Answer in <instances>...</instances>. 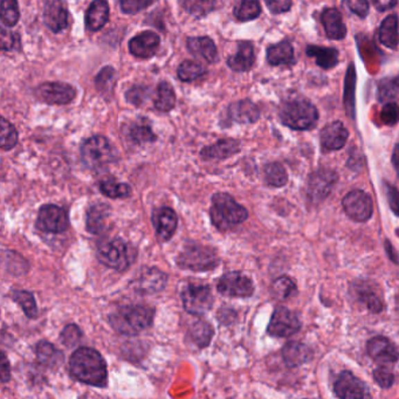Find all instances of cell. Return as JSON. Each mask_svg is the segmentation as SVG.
Instances as JSON below:
<instances>
[{
	"mask_svg": "<svg viewBox=\"0 0 399 399\" xmlns=\"http://www.w3.org/2000/svg\"><path fill=\"white\" fill-rule=\"evenodd\" d=\"M60 339L64 346L73 348L76 344H79L82 339V332L76 324H68L61 332Z\"/></svg>",
	"mask_w": 399,
	"mask_h": 399,
	"instance_id": "cell-48",
	"label": "cell"
},
{
	"mask_svg": "<svg viewBox=\"0 0 399 399\" xmlns=\"http://www.w3.org/2000/svg\"><path fill=\"white\" fill-rule=\"evenodd\" d=\"M69 227L67 212L57 205H44L39 210L37 227L48 233H62Z\"/></svg>",
	"mask_w": 399,
	"mask_h": 399,
	"instance_id": "cell-10",
	"label": "cell"
},
{
	"mask_svg": "<svg viewBox=\"0 0 399 399\" xmlns=\"http://www.w3.org/2000/svg\"><path fill=\"white\" fill-rule=\"evenodd\" d=\"M44 21L46 26L54 33L66 30L69 25L67 8L61 0H52L44 8Z\"/></svg>",
	"mask_w": 399,
	"mask_h": 399,
	"instance_id": "cell-20",
	"label": "cell"
},
{
	"mask_svg": "<svg viewBox=\"0 0 399 399\" xmlns=\"http://www.w3.org/2000/svg\"><path fill=\"white\" fill-rule=\"evenodd\" d=\"M399 91V78L397 79H385L378 86V98L380 101H389L396 98Z\"/></svg>",
	"mask_w": 399,
	"mask_h": 399,
	"instance_id": "cell-47",
	"label": "cell"
},
{
	"mask_svg": "<svg viewBox=\"0 0 399 399\" xmlns=\"http://www.w3.org/2000/svg\"><path fill=\"white\" fill-rule=\"evenodd\" d=\"M349 132L342 122L335 121L328 123L321 132V144L326 150H339L346 145Z\"/></svg>",
	"mask_w": 399,
	"mask_h": 399,
	"instance_id": "cell-21",
	"label": "cell"
},
{
	"mask_svg": "<svg viewBox=\"0 0 399 399\" xmlns=\"http://www.w3.org/2000/svg\"><path fill=\"white\" fill-rule=\"evenodd\" d=\"M110 215V207L105 204H96L87 212L86 227L88 232L100 234L106 227Z\"/></svg>",
	"mask_w": 399,
	"mask_h": 399,
	"instance_id": "cell-27",
	"label": "cell"
},
{
	"mask_svg": "<svg viewBox=\"0 0 399 399\" xmlns=\"http://www.w3.org/2000/svg\"><path fill=\"white\" fill-rule=\"evenodd\" d=\"M264 178L266 184L272 188H281L288 181L286 170L279 163H269L265 166Z\"/></svg>",
	"mask_w": 399,
	"mask_h": 399,
	"instance_id": "cell-37",
	"label": "cell"
},
{
	"mask_svg": "<svg viewBox=\"0 0 399 399\" xmlns=\"http://www.w3.org/2000/svg\"><path fill=\"white\" fill-rule=\"evenodd\" d=\"M301 329V322L299 317L290 312V309L279 307L272 315L268 326V334L275 337H290Z\"/></svg>",
	"mask_w": 399,
	"mask_h": 399,
	"instance_id": "cell-12",
	"label": "cell"
},
{
	"mask_svg": "<svg viewBox=\"0 0 399 399\" xmlns=\"http://www.w3.org/2000/svg\"><path fill=\"white\" fill-rule=\"evenodd\" d=\"M17 142H18V132L15 127L3 117L1 118V141H0L1 149L11 150L15 147Z\"/></svg>",
	"mask_w": 399,
	"mask_h": 399,
	"instance_id": "cell-45",
	"label": "cell"
},
{
	"mask_svg": "<svg viewBox=\"0 0 399 399\" xmlns=\"http://www.w3.org/2000/svg\"><path fill=\"white\" fill-rule=\"evenodd\" d=\"M19 17V8L17 0H1V20L6 26H15Z\"/></svg>",
	"mask_w": 399,
	"mask_h": 399,
	"instance_id": "cell-43",
	"label": "cell"
},
{
	"mask_svg": "<svg viewBox=\"0 0 399 399\" xmlns=\"http://www.w3.org/2000/svg\"><path fill=\"white\" fill-rule=\"evenodd\" d=\"M127 100L134 106L141 107L148 98V89L145 87L135 86L127 91Z\"/></svg>",
	"mask_w": 399,
	"mask_h": 399,
	"instance_id": "cell-52",
	"label": "cell"
},
{
	"mask_svg": "<svg viewBox=\"0 0 399 399\" xmlns=\"http://www.w3.org/2000/svg\"><path fill=\"white\" fill-rule=\"evenodd\" d=\"M336 181L337 176L332 170L321 169L314 172L309 178L307 186V193L310 200L317 203L326 200L334 188Z\"/></svg>",
	"mask_w": 399,
	"mask_h": 399,
	"instance_id": "cell-14",
	"label": "cell"
},
{
	"mask_svg": "<svg viewBox=\"0 0 399 399\" xmlns=\"http://www.w3.org/2000/svg\"><path fill=\"white\" fill-rule=\"evenodd\" d=\"M266 5L273 15H280L290 11L292 8V0H266Z\"/></svg>",
	"mask_w": 399,
	"mask_h": 399,
	"instance_id": "cell-55",
	"label": "cell"
},
{
	"mask_svg": "<svg viewBox=\"0 0 399 399\" xmlns=\"http://www.w3.org/2000/svg\"><path fill=\"white\" fill-rule=\"evenodd\" d=\"M373 378L376 380L377 384L383 389L391 388L393 382H395L393 373L384 366L377 368L373 371Z\"/></svg>",
	"mask_w": 399,
	"mask_h": 399,
	"instance_id": "cell-51",
	"label": "cell"
},
{
	"mask_svg": "<svg viewBox=\"0 0 399 399\" xmlns=\"http://www.w3.org/2000/svg\"><path fill=\"white\" fill-rule=\"evenodd\" d=\"M254 61H256V55H254L253 45L251 42H245L239 44L237 53L229 59L227 64L231 69H233L236 72H247L253 67Z\"/></svg>",
	"mask_w": 399,
	"mask_h": 399,
	"instance_id": "cell-26",
	"label": "cell"
},
{
	"mask_svg": "<svg viewBox=\"0 0 399 399\" xmlns=\"http://www.w3.org/2000/svg\"><path fill=\"white\" fill-rule=\"evenodd\" d=\"M261 13L259 0H241L240 4L234 8V15L240 21L256 19Z\"/></svg>",
	"mask_w": 399,
	"mask_h": 399,
	"instance_id": "cell-40",
	"label": "cell"
},
{
	"mask_svg": "<svg viewBox=\"0 0 399 399\" xmlns=\"http://www.w3.org/2000/svg\"><path fill=\"white\" fill-rule=\"evenodd\" d=\"M156 236L161 242H166L176 233L178 227V217L176 212L170 207H159L152 213Z\"/></svg>",
	"mask_w": 399,
	"mask_h": 399,
	"instance_id": "cell-16",
	"label": "cell"
},
{
	"mask_svg": "<svg viewBox=\"0 0 399 399\" xmlns=\"http://www.w3.org/2000/svg\"><path fill=\"white\" fill-rule=\"evenodd\" d=\"M129 135L132 142H135L136 144L150 143L156 141V135L152 132L150 125L147 123H137V125H132Z\"/></svg>",
	"mask_w": 399,
	"mask_h": 399,
	"instance_id": "cell-44",
	"label": "cell"
},
{
	"mask_svg": "<svg viewBox=\"0 0 399 399\" xmlns=\"http://www.w3.org/2000/svg\"><path fill=\"white\" fill-rule=\"evenodd\" d=\"M181 8L195 17H204L215 8V0H179Z\"/></svg>",
	"mask_w": 399,
	"mask_h": 399,
	"instance_id": "cell-42",
	"label": "cell"
},
{
	"mask_svg": "<svg viewBox=\"0 0 399 399\" xmlns=\"http://www.w3.org/2000/svg\"><path fill=\"white\" fill-rule=\"evenodd\" d=\"M98 258L107 267L123 272L136 259V249L122 239H105L98 245Z\"/></svg>",
	"mask_w": 399,
	"mask_h": 399,
	"instance_id": "cell-5",
	"label": "cell"
},
{
	"mask_svg": "<svg viewBox=\"0 0 399 399\" xmlns=\"http://www.w3.org/2000/svg\"><path fill=\"white\" fill-rule=\"evenodd\" d=\"M17 35L8 32L6 30H1V47L4 51H11L15 47V42H17Z\"/></svg>",
	"mask_w": 399,
	"mask_h": 399,
	"instance_id": "cell-58",
	"label": "cell"
},
{
	"mask_svg": "<svg viewBox=\"0 0 399 399\" xmlns=\"http://www.w3.org/2000/svg\"><path fill=\"white\" fill-rule=\"evenodd\" d=\"M69 371L76 380L85 384L103 388L107 385V364L98 351L79 348L69 358Z\"/></svg>",
	"mask_w": 399,
	"mask_h": 399,
	"instance_id": "cell-1",
	"label": "cell"
},
{
	"mask_svg": "<svg viewBox=\"0 0 399 399\" xmlns=\"http://www.w3.org/2000/svg\"><path fill=\"white\" fill-rule=\"evenodd\" d=\"M283 357L290 368L300 366L310 360L312 351L305 344L298 342H290L283 351Z\"/></svg>",
	"mask_w": 399,
	"mask_h": 399,
	"instance_id": "cell-33",
	"label": "cell"
},
{
	"mask_svg": "<svg viewBox=\"0 0 399 399\" xmlns=\"http://www.w3.org/2000/svg\"><path fill=\"white\" fill-rule=\"evenodd\" d=\"M370 357L380 366H393L398 361L399 353L395 344L383 336L370 339L366 346Z\"/></svg>",
	"mask_w": 399,
	"mask_h": 399,
	"instance_id": "cell-15",
	"label": "cell"
},
{
	"mask_svg": "<svg viewBox=\"0 0 399 399\" xmlns=\"http://www.w3.org/2000/svg\"><path fill=\"white\" fill-rule=\"evenodd\" d=\"M184 309L193 315H204L211 310L215 298L211 288L204 285H188L181 292Z\"/></svg>",
	"mask_w": 399,
	"mask_h": 399,
	"instance_id": "cell-8",
	"label": "cell"
},
{
	"mask_svg": "<svg viewBox=\"0 0 399 399\" xmlns=\"http://www.w3.org/2000/svg\"><path fill=\"white\" fill-rule=\"evenodd\" d=\"M307 54L314 57L317 66L323 69L335 67L339 62V51L332 47H320V46H308Z\"/></svg>",
	"mask_w": 399,
	"mask_h": 399,
	"instance_id": "cell-32",
	"label": "cell"
},
{
	"mask_svg": "<svg viewBox=\"0 0 399 399\" xmlns=\"http://www.w3.org/2000/svg\"><path fill=\"white\" fill-rule=\"evenodd\" d=\"M212 224L219 231H229L249 218V212L229 193H218L212 197L210 210Z\"/></svg>",
	"mask_w": 399,
	"mask_h": 399,
	"instance_id": "cell-3",
	"label": "cell"
},
{
	"mask_svg": "<svg viewBox=\"0 0 399 399\" xmlns=\"http://www.w3.org/2000/svg\"><path fill=\"white\" fill-rule=\"evenodd\" d=\"M213 328L206 321L200 320L193 322L188 329V335L200 348H205L211 342L213 337Z\"/></svg>",
	"mask_w": 399,
	"mask_h": 399,
	"instance_id": "cell-35",
	"label": "cell"
},
{
	"mask_svg": "<svg viewBox=\"0 0 399 399\" xmlns=\"http://www.w3.org/2000/svg\"><path fill=\"white\" fill-rule=\"evenodd\" d=\"M373 6L378 10V11H388L390 8H395L398 0H371Z\"/></svg>",
	"mask_w": 399,
	"mask_h": 399,
	"instance_id": "cell-59",
	"label": "cell"
},
{
	"mask_svg": "<svg viewBox=\"0 0 399 399\" xmlns=\"http://www.w3.org/2000/svg\"><path fill=\"white\" fill-rule=\"evenodd\" d=\"M175 105H176V94H175L172 86L170 83L163 81L157 87L154 107H156V109L162 112V113H168L170 110L173 109Z\"/></svg>",
	"mask_w": 399,
	"mask_h": 399,
	"instance_id": "cell-34",
	"label": "cell"
},
{
	"mask_svg": "<svg viewBox=\"0 0 399 399\" xmlns=\"http://www.w3.org/2000/svg\"><path fill=\"white\" fill-rule=\"evenodd\" d=\"M157 0H121V8L127 15H136L143 11Z\"/></svg>",
	"mask_w": 399,
	"mask_h": 399,
	"instance_id": "cell-49",
	"label": "cell"
},
{
	"mask_svg": "<svg viewBox=\"0 0 399 399\" xmlns=\"http://www.w3.org/2000/svg\"><path fill=\"white\" fill-rule=\"evenodd\" d=\"M348 8L360 18H366L369 13V1L368 0H344Z\"/></svg>",
	"mask_w": 399,
	"mask_h": 399,
	"instance_id": "cell-54",
	"label": "cell"
},
{
	"mask_svg": "<svg viewBox=\"0 0 399 399\" xmlns=\"http://www.w3.org/2000/svg\"><path fill=\"white\" fill-rule=\"evenodd\" d=\"M0 378L3 383H8L11 378V368H10V362H8L6 355L1 354V362H0Z\"/></svg>",
	"mask_w": 399,
	"mask_h": 399,
	"instance_id": "cell-57",
	"label": "cell"
},
{
	"mask_svg": "<svg viewBox=\"0 0 399 399\" xmlns=\"http://www.w3.org/2000/svg\"><path fill=\"white\" fill-rule=\"evenodd\" d=\"M240 150V143L232 139L220 140L210 147L204 148L200 156L204 161H222L229 159Z\"/></svg>",
	"mask_w": 399,
	"mask_h": 399,
	"instance_id": "cell-22",
	"label": "cell"
},
{
	"mask_svg": "<svg viewBox=\"0 0 399 399\" xmlns=\"http://www.w3.org/2000/svg\"><path fill=\"white\" fill-rule=\"evenodd\" d=\"M229 114L231 118L238 123H254L259 118L258 107L249 100L236 102L230 107Z\"/></svg>",
	"mask_w": 399,
	"mask_h": 399,
	"instance_id": "cell-28",
	"label": "cell"
},
{
	"mask_svg": "<svg viewBox=\"0 0 399 399\" xmlns=\"http://www.w3.org/2000/svg\"><path fill=\"white\" fill-rule=\"evenodd\" d=\"M283 123L295 130H309L317 125L319 112L307 98L295 96L287 100L280 108Z\"/></svg>",
	"mask_w": 399,
	"mask_h": 399,
	"instance_id": "cell-4",
	"label": "cell"
},
{
	"mask_svg": "<svg viewBox=\"0 0 399 399\" xmlns=\"http://www.w3.org/2000/svg\"><path fill=\"white\" fill-rule=\"evenodd\" d=\"M37 357L42 366L49 369H55L64 363V354L52 343L42 341L37 346Z\"/></svg>",
	"mask_w": 399,
	"mask_h": 399,
	"instance_id": "cell-30",
	"label": "cell"
},
{
	"mask_svg": "<svg viewBox=\"0 0 399 399\" xmlns=\"http://www.w3.org/2000/svg\"><path fill=\"white\" fill-rule=\"evenodd\" d=\"M188 52L193 54V57H198L200 60L205 61L207 64H213L217 61V47L215 42L207 37H200V38H188L186 42Z\"/></svg>",
	"mask_w": 399,
	"mask_h": 399,
	"instance_id": "cell-23",
	"label": "cell"
},
{
	"mask_svg": "<svg viewBox=\"0 0 399 399\" xmlns=\"http://www.w3.org/2000/svg\"><path fill=\"white\" fill-rule=\"evenodd\" d=\"M81 159L88 169H103L114 161L113 147L106 137L93 136L83 142Z\"/></svg>",
	"mask_w": 399,
	"mask_h": 399,
	"instance_id": "cell-7",
	"label": "cell"
},
{
	"mask_svg": "<svg viewBox=\"0 0 399 399\" xmlns=\"http://www.w3.org/2000/svg\"><path fill=\"white\" fill-rule=\"evenodd\" d=\"M159 45H161V40H159V34L151 30H145L130 40L129 49H130V53L136 57L149 59L157 53Z\"/></svg>",
	"mask_w": 399,
	"mask_h": 399,
	"instance_id": "cell-19",
	"label": "cell"
},
{
	"mask_svg": "<svg viewBox=\"0 0 399 399\" xmlns=\"http://www.w3.org/2000/svg\"><path fill=\"white\" fill-rule=\"evenodd\" d=\"M35 95L48 105H67L76 98V91L71 85L64 82L42 83L35 89Z\"/></svg>",
	"mask_w": 399,
	"mask_h": 399,
	"instance_id": "cell-13",
	"label": "cell"
},
{
	"mask_svg": "<svg viewBox=\"0 0 399 399\" xmlns=\"http://www.w3.org/2000/svg\"><path fill=\"white\" fill-rule=\"evenodd\" d=\"M334 391L337 397L343 399L366 398L370 396L364 383L349 371H344L339 375Z\"/></svg>",
	"mask_w": 399,
	"mask_h": 399,
	"instance_id": "cell-17",
	"label": "cell"
},
{
	"mask_svg": "<svg viewBox=\"0 0 399 399\" xmlns=\"http://www.w3.org/2000/svg\"><path fill=\"white\" fill-rule=\"evenodd\" d=\"M206 69L196 61L185 60L178 67L177 76L184 82H191L205 76Z\"/></svg>",
	"mask_w": 399,
	"mask_h": 399,
	"instance_id": "cell-39",
	"label": "cell"
},
{
	"mask_svg": "<svg viewBox=\"0 0 399 399\" xmlns=\"http://www.w3.org/2000/svg\"><path fill=\"white\" fill-rule=\"evenodd\" d=\"M385 191L388 196L389 205L391 207L392 211L396 215H399V191L398 188L392 186L391 184H385Z\"/></svg>",
	"mask_w": 399,
	"mask_h": 399,
	"instance_id": "cell-56",
	"label": "cell"
},
{
	"mask_svg": "<svg viewBox=\"0 0 399 399\" xmlns=\"http://www.w3.org/2000/svg\"><path fill=\"white\" fill-rule=\"evenodd\" d=\"M296 292V287L293 280L290 279L288 276H281L279 279L275 280L272 285V294L274 298L280 301H285L294 295Z\"/></svg>",
	"mask_w": 399,
	"mask_h": 399,
	"instance_id": "cell-41",
	"label": "cell"
},
{
	"mask_svg": "<svg viewBox=\"0 0 399 399\" xmlns=\"http://www.w3.org/2000/svg\"><path fill=\"white\" fill-rule=\"evenodd\" d=\"M380 44L389 48L396 49L399 45L398 18L392 15L387 17L378 30Z\"/></svg>",
	"mask_w": 399,
	"mask_h": 399,
	"instance_id": "cell-29",
	"label": "cell"
},
{
	"mask_svg": "<svg viewBox=\"0 0 399 399\" xmlns=\"http://www.w3.org/2000/svg\"><path fill=\"white\" fill-rule=\"evenodd\" d=\"M321 20L328 38L332 40L346 38V27L343 23L342 15L336 8H326L321 15Z\"/></svg>",
	"mask_w": 399,
	"mask_h": 399,
	"instance_id": "cell-24",
	"label": "cell"
},
{
	"mask_svg": "<svg viewBox=\"0 0 399 399\" xmlns=\"http://www.w3.org/2000/svg\"><path fill=\"white\" fill-rule=\"evenodd\" d=\"M268 64L272 66H290L295 62L294 49L288 42H281L267 49Z\"/></svg>",
	"mask_w": 399,
	"mask_h": 399,
	"instance_id": "cell-31",
	"label": "cell"
},
{
	"mask_svg": "<svg viewBox=\"0 0 399 399\" xmlns=\"http://www.w3.org/2000/svg\"><path fill=\"white\" fill-rule=\"evenodd\" d=\"M100 190L105 196L112 200H122L128 198L132 195V188L125 183L114 181V179H107L100 184Z\"/></svg>",
	"mask_w": 399,
	"mask_h": 399,
	"instance_id": "cell-36",
	"label": "cell"
},
{
	"mask_svg": "<svg viewBox=\"0 0 399 399\" xmlns=\"http://www.w3.org/2000/svg\"><path fill=\"white\" fill-rule=\"evenodd\" d=\"M346 215L355 222H366L373 215V204L368 193L362 190H353L342 200Z\"/></svg>",
	"mask_w": 399,
	"mask_h": 399,
	"instance_id": "cell-11",
	"label": "cell"
},
{
	"mask_svg": "<svg viewBox=\"0 0 399 399\" xmlns=\"http://www.w3.org/2000/svg\"><path fill=\"white\" fill-rule=\"evenodd\" d=\"M168 283L166 273L157 268H144L136 281L135 290L143 295H151L162 292Z\"/></svg>",
	"mask_w": 399,
	"mask_h": 399,
	"instance_id": "cell-18",
	"label": "cell"
},
{
	"mask_svg": "<svg viewBox=\"0 0 399 399\" xmlns=\"http://www.w3.org/2000/svg\"><path fill=\"white\" fill-rule=\"evenodd\" d=\"M11 298L23 308L27 317L35 319L38 317V307L33 294L26 290H13Z\"/></svg>",
	"mask_w": 399,
	"mask_h": 399,
	"instance_id": "cell-38",
	"label": "cell"
},
{
	"mask_svg": "<svg viewBox=\"0 0 399 399\" xmlns=\"http://www.w3.org/2000/svg\"><path fill=\"white\" fill-rule=\"evenodd\" d=\"M380 120L387 125H395L399 122V106L395 102H389L380 112Z\"/></svg>",
	"mask_w": 399,
	"mask_h": 399,
	"instance_id": "cell-50",
	"label": "cell"
},
{
	"mask_svg": "<svg viewBox=\"0 0 399 399\" xmlns=\"http://www.w3.org/2000/svg\"><path fill=\"white\" fill-rule=\"evenodd\" d=\"M109 19V6L106 0H95L86 13L87 30L96 32L101 30Z\"/></svg>",
	"mask_w": 399,
	"mask_h": 399,
	"instance_id": "cell-25",
	"label": "cell"
},
{
	"mask_svg": "<svg viewBox=\"0 0 399 399\" xmlns=\"http://www.w3.org/2000/svg\"><path fill=\"white\" fill-rule=\"evenodd\" d=\"M114 85H115L114 68L109 66L103 68L96 78V86H98V91H101L102 94H110L113 91Z\"/></svg>",
	"mask_w": 399,
	"mask_h": 399,
	"instance_id": "cell-46",
	"label": "cell"
},
{
	"mask_svg": "<svg viewBox=\"0 0 399 399\" xmlns=\"http://www.w3.org/2000/svg\"><path fill=\"white\" fill-rule=\"evenodd\" d=\"M154 310L148 305H123L110 314L112 327L123 335H137L154 322Z\"/></svg>",
	"mask_w": 399,
	"mask_h": 399,
	"instance_id": "cell-2",
	"label": "cell"
},
{
	"mask_svg": "<svg viewBox=\"0 0 399 399\" xmlns=\"http://www.w3.org/2000/svg\"><path fill=\"white\" fill-rule=\"evenodd\" d=\"M392 163L395 166L396 171L398 173L399 177V144H397L395 147V150H393V154H392Z\"/></svg>",
	"mask_w": 399,
	"mask_h": 399,
	"instance_id": "cell-60",
	"label": "cell"
},
{
	"mask_svg": "<svg viewBox=\"0 0 399 399\" xmlns=\"http://www.w3.org/2000/svg\"><path fill=\"white\" fill-rule=\"evenodd\" d=\"M362 300L368 305V308L373 312V313H380L383 310V302L380 300L376 294L373 293V290H366V292H362Z\"/></svg>",
	"mask_w": 399,
	"mask_h": 399,
	"instance_id": "cell-53",
	"label": "cell"
},
{
	"mask_svg": "<svg viewBox=\"0 0 399 399\" xmlns=\"http://www.w3.org/2000/svg\"><path fill=\"white\" fill-rule=\"evenodd\" d=\"M219 263L220 259L215 249L196 242H186L177 259L179 267L193 272L212 271Z\"/></svg>",
	"mask_w": 399,
	"mask_h": 399,
	"instance_id": "cell-6",
	"label": "cell"
},
{
	"mask_svg": "<svg viewBox=\"0 0 399 399\" xmlns=\"http://www.w3.org/2000/svg\"><path fill=\"white\" fill-rule=\"evenodd\" d=\"M219 293L229 298H249L254 293L252 280L240 272H229L217 283Z\"/></svg>",
	"mask_w": 399,
	"mask_h": 399,
	"instance_id": "cell-9",
	"label": "cell"
}]
</instances>
